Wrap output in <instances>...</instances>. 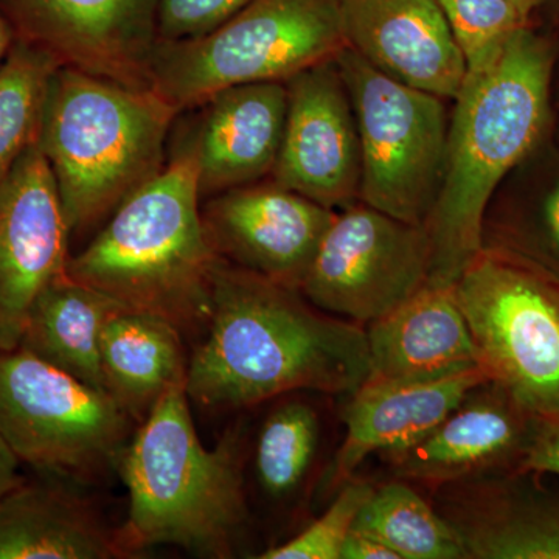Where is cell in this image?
<instances>
[{"instance_id":"obj_1","label":"cell","mask_w":559,"mask_h":559,"mask_svg":"<svg viewBox=\"0 0 559 559\" xmlns=\"http://www.w3.org/2000/svg\"><path fill=\"white\" fill-rule=\"evenodd\" d=\"M370 377L366 329L300 289L221 260L186 389L207 411L250 409L297 392L352 395Z\"/></svg>"},{"instance_id":"obj_2","label":"cell","mask_w":559,"mask_h":559,"mask_svg":"<svg viewBox=\"0 0 559 559\" xmlns=\"http://www.w3.org/2000/svg\"><path fill=\"white\" fill-rule=\"evenodd\" d=\"M559 38L530 22L484 72L466 75L448 132L439 197L425 229L433 285H455L484 249L485 213L511 171L554 135Z\"/></svg>"},{"instance_id":"obj_3","label":"cell","mask_w":559,"mask_h":559,"mask_svg":"<svg viewBox=\"0 0 559 559\" xmlns=\"http://www.w3.org/2000/svg\"><path fill=\"white\" fill-rule=\"evenodd\" d=\"M245 460L240 428L204 447L186 381L173 385L135 426L117 463L130 495L128 520L117 530L127 558L156 546L234 557L249 518Z\"/></svg>"},{"instance_id":"obj_4","label":"cell","mask_w":559,"mask_h":559,"mask_svg":"<svg viewBox=\"0 0 559 559\" xmlns=\"http://www.w3.org/2000/svg\"><path fill=\"white\" fill-rule=\"evenodd\" d=\"M219 261L202 223L193 168L168 160L114 210L86 248L69 257L66 272L128 310L159 316L183 336H201Z\"/></svg>"},{"instance_id":"obj_5","label":"cell","mask_w":559,"mask_h":559,"mask_svg":"<svg viewBox=\"0 0 559 559\" xmlns=\"http://www.w3.org/2000/svg\"><path fill=\"white\" fill-rule=\"evenodd\" d=\"M178 110L153 90L60 66L50 81L38 145L70 237H81L157 178Z\"/></svg>"},{"instance_id":"obj_6","label":"cell","mask_w":559,"mask_h":559,"mask_svg":"<svg viewBox=\"0 0 559 559\" xmlns=\"http://www.w3.org/2000/svg\"><path fill=\"white\" fill-rule=\"evenodd\" d=\"M344 0H250L200 38L160 43L151 61V90L178 110L209 95L252 83H286L334 60L347 47Z\"/></svg>"},{"instance_id":"obj_7","label":"cell","mask_w":559,"mask_h":559,"mask_svg":"<svg viewBox=\"0 0 559 559\" xmlns=\"http://www.w3.org/2000/svg\"><path fill=\"white\" fill-rule=\"evenodd\" d=\"M454 289L491 381L536 417L559 415V278L484 248Z\"/></svg>"},{"instance_id":"obj_8","label":"cell","mask_w":559,"mask_h":559,"mask_svg":"<svg viewBox=\"0 0 559 559\" xmlns=\"http://www.w3.org/2000/svg\"><path fill=\"white\" fill-rule=\"evenodd\" d=\"M336 62L358 127L359 201L425 226L447 159V100L390 79L348 47Z\"/></svg>"},{"instance_id":"obj_9","label":"cell","mask_w":559,"mask_h":559,"mask_svg":"<svg viewBox=\"0 0 559 559\" xmlns=\"http://www.w3.org/2000/svg\"><path fill=\"white\" fill-rule=\"evenodd\" d=\"M135 426L103 390L25 349L0 352V439L38 473L97 479L117 466Z\"/></svg>"},{"instance_id":"obj_10","label":"cell","mask_w":559,"mask_h":559,"mask_svg":"<svg viewBox=\"0 0 559 559\" xmlns=\"http://www.w3.org/2000/svg\"><path fill=\"white\" fill-rule=\"evenodd\" d=\"M429 275L425 226L358 201L337 210L300 290L320 310L367 325L411 299Z\"/></svg>"},{"instance_id":"obj_11","label":"cell","mask_w":559,"mask_h":559,"mask_svg":"<svg viewBox=\"0 0 559 559\" xmlns=\"http://www.w3.org/2000/svg\"><path fill=\"white\" fill-rule=\"evenodd\" d=\"M286 83L240 84L180 110L168 160L189 162L202 198L267 178L285 130Z\"/></svg>"},{"instance_id":"obj_12","label":"cell","mask_w":559,"mask_h":559,"mask_svg":"<svg viewBox=\"0 0 559 559\" xmlns=\"http://www.w3.org/2000/svg\"><path fill=\"white\" fill-rule=\"evenodd\" d=\"M159 0H0L17 38L70 66L151 90Z\"/></svg>"},{"instance_id":"obj_13","label":"cell","mask_w":559,"mask_h":559,"mask_svg":"<svg viewBox=\"0 0 559 559\" xmlns=\"http://www.w3.org/2000/svg\"><path fill=\"white\" fill-rule=\"evenodd\" d=\"M69 227L38 143L0 183V352L20 348L36 300L66 274Z\"/></svg>"},{"instance_id":"obj_14","label":"cell","mask_w":559,"mask_h":559,"mask_svg":"<svg viewBox=\"0 0 559 559\" xmlns=\"http://www.w3.org/2000/svg\"><path fill=\"white\" fill-rule=\"evenodd\" d=\"M286 90L285 130L271 179L334 212L356 204L358 127L336 58L297 73Z\"/></svg>"},{"instance_id":"obj_15","label":"cell","mask_w":559,"mask_h":559,"mask_svg":"<svg viewBox=\"0 0 559 559\" xmlns=\"http://www.w3.org/2000/svg\"><path fill=\"white\" fill-rule=\"evenodd\" d=\"M205 200L202 223L221 260L297 289L336 215L272 179Z\"/></svg>"},{"instance_id":"obj_16","label":"cell","mask_w":559,"mask_h":559,"mask_svg":"<svg viewBox=\"0 0 559 559\" xmlns=\"http://www.w3.org/2000/svg\"><path fill=\"white\" fill-rule=\"evenodd\" d=\"M536 415L496 381L471 390L432 432L388 455L399 479L437 489L522 468Z\"/></svg>"},{"instance_id":"obj_17","label":"cell","mask_w":559,"mask_h":559,"mask_svg":"<svg viewBox=\"0 0 559 559\" xmlns=\"http://www.w3.org/2000/svg\"><path fill=\"white\" fill-rule=\"evenodd\" d=\"M433 491L466 559H559V489L539 473L511 471Z\"/></svg>"},{"instance_id":"obj_18","label":"cell","mask_w":559,"mask_h":559,"mask_svg":"<svg viewBox=\"0 0 559 559\" xmlns=\"http://www.w3.org/2000/svg\"><path fill=\"white\" fill-rule=\"evenodd\" d=\"M347 47L390 79L454 102L466 62L439 0H344Z\"/></svg>"},{"instance_id":"obj_19","label":"cell","mask_w":559,"mask_h":559,"mask_svg":"<svg viewBox=\"0 0 559 559\" xmlns=\"http://www.w3.org/2000/svg\"><path fill=\"white\" fill-rule=\"evenodd\" d=\"M491 381L477 367L436 381H366L345 406V437L334 459L330 487L347 484L370 455L396 454L418 443L465 400Z\"/></svg>"},{"instance_id":"obj_20","label":"cell","mask_w":559,"mask_h":559,"mask_svg":"<svg viewBox=\"0 0 559 559\" xmlns=\"http://www.w3.org/2000/svg\"><path fill=\"white\" fill-rule=\"evenodd\" d=\"M366 336L370 381H436L481 367L454 285L426 283L395 310L367 323Z\"/></svg>"},{"instance_id":"obj_21","label":"cell","mask_w":559,"mask_h":559,"mask_svg":"<svg viewBox=\"0 0 559 559\" xmlns=\"http://www.w3.org/2000/svg\"><path fill=\"white\" fill-rule=\"evenodd\" d=\"M60 479H22L0 498V559L127 558L117 530Z\"/></svg>"},{"instance_id":"obj_22","label":"cell","mask_w":559,"mask_h":559,"mask_svg":"<svg viewBox=\"0 0 559 559\" xmlns=\"http://www.w3.org/2000/svg\"><path fill=\"white\" fill-rule=\"evenodd\" d=\"M100 366L106 393L140 425L173 385L187 381L183 334L159 316L120 308L103 326Z\"/></svg>"},{"instance_id":"obj_23","label":"cell","mask_w":559,"mask_h":559,"mask_svg":"<svg viewBox=\"0 0 559 559\" xmlns=\"http://www.w3.org/2000/svg\"><path fill=\"white\" fill-rule=\"evenodd\" d=\"M481 241L484 248L514 253L559 278V145L554 135L496 191Z\"/></svg>"},{"instance_id":"obj_24","label":"cell","mask_w":559,"mask_h":559,"mask_svg":"<svg viewBox=\"0 0 559 559\" xmlns=\"http://www.w3.org/2000/svg\"><path fill=\"white\" fill-rule=\"evenodd\" d=\"M120 308L124 307L66 272L36 300L20 348L106 392L100 366L102 331Z\"/></svg>"},{"instance_id":"obj_25","label":"cell","mask_w":559,"mask_h":559,"mask_svg":"<svg viewBox=\"0 0 559 559\" xmlns=\"http://www.w3.org/2000/svg\"><path fill=\"white\" fill-rule=\"evenodd\" d=\"M353 528L377 536L401 559H466L459 536L436 506L403 479L374 488Z\"/></svg>"},{"instance_id":"obj_26","label":"cell","mask_w":559,"mask_h":559,"mask_svg":"<svg viewBox=\"0 0 559 559\" xmlns=\"http://www.w3.org/2000/svg\"><path fill=\"white\" fill-rule=\"evenodd\" d=\"M60 66L49 51L20 38L0 64V183L38 143L47 92Z\"/></svg>"},{"instance_id":"obj_27","label":"cell","mask_w":559,"mask_h":559,"mask_svg":"<svg viewBox=\"0 0 559 559\" xmlns=\"http://www.w3.org/2000/svg\"><path fill=\"white\" fill-rule=\"evenodd\" d=\"M319 412L301 399H288L261 423L253 447V474L272 500L293 498L310 476L318 459Z\"/></svg>"},{"instance_id":"obj_28","label":"cell","mask_w":559,"mask_h":559,"mask_svg":"<svg viewBox=\"0 0 559 559\" xmlns=\"http://www.w3.org/2000/svg\"><path fill=\"white\" fill-rule=\"evenodd\" d=\"M465 58L466 75L488 69L511 38L535 20L522 16L510 0H439Z\"/></svg>"},{"instance_id":"obj_29","label":"cell","mask_w":559,"mask_h":559,"mask_svg":"<svg viewBox=\"0 0 559 559\" xmlns=\"http://www.w3.org/2000/svg\"><path fill=\"white\" fill-rule=\"evenodd\" d=\"M374 485L367 480L349 479L337 489L336 498L294 538L271 547L261 559H341L342 547L355 527L358 514L373 495Z\"/></svg>"},{"instance_id":"obj_30","label":"cell","mask_w":559,"mask_h":559,"mask_svg":"<svg viewBox=\"0 0 559 559\" xmlns=\"http://www.w3.org/2000/svg\"><path fill=\"white\" fill-rule=\"evenodd\" d=\"M250 0H159L157 40L200 38L245 9Z\"/></svg>"},{"instance_id":"obj_31","label":"cell","mask_w":559,"mask_h":559,"mask_svg":"<svg viewBox=\"0 0 559 559\" xmlns=\"http://www.w3.org/2000/svg\"><path fill=\"white\" fill-rule=\"evenodd\" d=\"M521 469L559 479V415L536 418L535 432Z\"/></svg>"},{"instance_id":"obj_32","label":"cell","mask_w":559,"mask_h":559,"mask_svg":"<svg viewBox=\"0 0 559 559\" xmlns=\"http://www.w3.org/2000/svg\"><path fill=\"white\" fill-rule=\"evenodd\" d=\"M341 559H401L396 551L390 549L370 533L353 528L342 547Z\"/></svg>"},{"instance_id":"obj_33","label":"cell","mask_w":559,"mask_h":559,"mask_svg":"<svg viewBox=\"0 0 559 559\" xmlns=\"http://www.w3.org/2000/svg\"><path fill=\"white\" fill-rule=\"evenodd\" d=\"M24 477L21 474V460L16 457L9 444L0 439V498L16 487Z\"/></svg>"},{"instance_id":"obj_34","label":"cell","mask_w":559,"mask_h":559,"mask_svg":"<svg viewBox=\"0 0 559 559\" xmlns=\"http://www.w3.org/2000/svg\"><path fill=\"white\" fill-rule=\"evenodd\" d=\"M16 39V33H14L13 27H11L5 14L0 10V64L5 60L7 55L10 53L11 47H13L14 40Z\"/></svg>"},{"instance_id":"obj_35","label":"cell","mask_w":559,"mask_h":559,"mask_svg":"<svg viewBox=\"0 0 559 559\" xmlns=\"http://www.w3.org/2000/svg\"><path fill=\"white\" fill-rule=\"evenodd\" d=\"M522 16L527 17V20H535L536 11L543 9L544 5L550 2V0H510Z\"/></svg>"},{"instance_id":"obj_36","label":"cell","mask_w":559,"mask_h":559,"mask_svg":"<svg viewBox=\"0 0 559 559\" xmlns=\"http://www.w3.org/2000/svg\"><path fill=\"white\" fill-rule=\"evenodd\" d=\"M554 100H555V108H557V110H559V53H558V61H557V70H555Z\"/></svg>"},{"instance_id":"obj_37","label":"cell","mask_w":559,"mask_h":559,"mask_svg":"<svg viewBox=\"0 0 559 559\" xmlns=\"http://www.w3.org/2000/svg\"><path fill=\"white\" fill-rule=\"evenodd\" d=\"M554 138H555V140H557V143L559 145V114H558L557 127H555Z\"/></svg>"},{"instance_id":"obj_38","label":"cell","mask_w":559,"mask_h":559,"mask_svg":"<svg viewBox=\"0 0 559 559\" xmlns=\"http://www.w3.org/2000/svg\"><path fill=\"white\" fill-rule=\"evenodd\" d=\"M550 2H558L559 3V0H550Z\"/></svg>"}]
</instances>
